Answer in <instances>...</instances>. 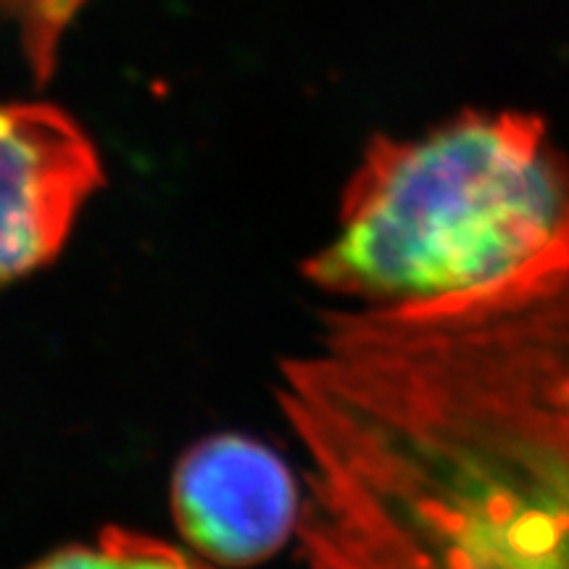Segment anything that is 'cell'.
Wrapping results in <instances>:
<instances>
[{
    "mask_svg": "<svg viewBox=\"0 0 569 569\" xmlns=\"http://www.w3.org/2000/svg\"><path fill=\"white\" fill-rule=\"evenodd\" d=\"M282 407L315 565L569 569V222L478 288L332 315Z\"/></svg>",
    "mask_w": 569,
    "mask_h": 569,
    "instance_id": "6da1fadb",
    "label": "cell"
},
{
    "mask_svg": "<svg viewBox=\"0 0 569 569\" xmlns=\"http://www.w3.org/2000/svg\"><path fill=\"white\" fill-rule=\"evenodd\" d=\"M569 222V156L528 109H461L375 138L306 277L351 306L478 288L543 251Z\"/></svg>",
    "mask_w": 569,
    "mask_h": 569,
    "instance_id": "7a4b0ae2",
    "label": "cell"
},
{
    "mask_svg": "<svg viewBox=\"0 0 569 569\" xmlns=\"http://www.w3.org/2000/svg\"><path fill=\"white\" fill-rule=\"evenodd\" d=\"M103 180L101 153L69 111L0 101V290L51 264Z\"/></svg>",
    "mask_w": 569,
    "mask_h": 569,
    "instance_id": "3957f363",
    "label": "cell"
},
{
    "mask_svg": "<svg viewBox=\"0 0 569 569\" xmlns=\"http://www.w3.org/2000/svg\"><path fill=\"white\" fill-rule=\"evenodd\" d=\"M182 546L196 561L253 565L301 532L306 496L272 448L238 432L198 440L169 488Z\"/></svg>",
    "mask_w": 569,
    "mask_h": 569,
    "instance_id": "277c9868",
    "label": "cell"
},
{
    "mask_svg": "<svg viewBox=\"0 0 569 569\" xmlns=\"http://www.w3.org/2000/svg\"><path fill=\"white\" fill-rule=\"evenodd\" d=\"M46 565H106V567H184L198 565L184 546L163 543L140 532L106 530L92 543L59 551Z\"/></svg>",
    "mask_w": 569,
    "mask_h": 569,
    "instance_id": "5b68a950",
    "label": "cell"
}]
</instances>
